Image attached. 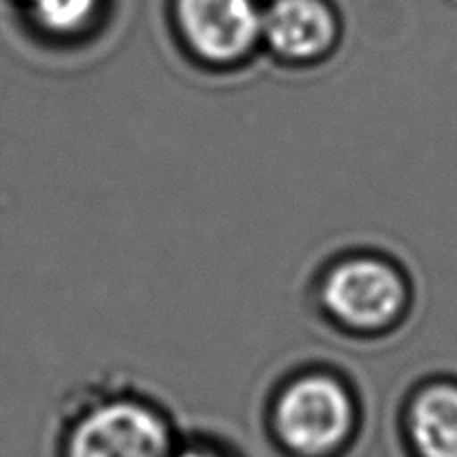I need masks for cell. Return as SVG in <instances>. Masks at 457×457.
Here are the masks:
<instances>
[{
  "mask_svg": "<svg viewBox=\"0 0 457 457\" xmlns=\"http://www.w3.org/2000/svg\"><path fill=\"white\" fill-rule=\"evenodd\" d=\"M326 315L351 333L373 335L393 328L409 308L404 272L379 254H351L324 272L320 286Z\"/></svg>",
  "mask_w": 457,
  "mask_h": 457,
  "instance_id": "obj_1",
  "label": "cell"
},
{
  "mask_svg": "<svg viewBox=\"0 0 457 457\" xmlns=\"http://www.w3.org/2000/svg\"><path fill=\"white\" fill-rule=\"evenodd\" d=\"M355 418L351 388L326 370H306L288 379L272 411L281 445L303 457L335 453L351 437Z\"/></svg>",
  "mask_w": 457,
  "mask_h": 457,
  "instance_id": "obj_2",
  "label": "cell"
},
{
  "mask_svg": "<svg viewBox=\"0 0 457 457\" xmlns=\"http://www.w3.org/2000/svg\"><path fill=\"white\" fill-rule=\"evenodd\" d=\"M170 427L154 406L137 397H105L79 415L67 457H168Z\"/></svg>",
  "mask_w": 457,
  "mask_h": 457,
  "instance_id": "obj_3",
  "label": "cell"
},
{
  "mask_svg": "<svg viewBox=\"0 0 457 457\" xmlns=\"http://www.w3.org/2000/svg\"><path fill=\"white\" fill-rule=\"evenodd\" d=\"M179 36L204 65L232 67L262 45L257 0H174Z\"/></svg>",
  "mask_w": 457,
  "mask_h": 457,
  "instance_id": "obj_4",
  "label": "cell"
},
{
  "mask_svg": "<svg viewBox=\"0 0 457 457\" xmlns=\"http://www.w3.org/2000/svg\"><path fill=\"white\" fill-rule=\"evenodd\" d=\"M339 40V21L328 0H270L262 16V45L288 65H312Z\"/></svg>",
  "mask_w": 457,
  "mask_h": 457,
  "instance_id": "obj_5",
  "label": "cell"
},
{
  "mask_svg": "<svg viewBox=\"0 0 457 457\" xmlns=\"http://www.w3.org/2000/svg\"><path fill=\"white\" fill-rule=\"evenodd\" d=\"M406 436L418 457H457L455 379H433L411 395Z\"/></svg>",
  "mask_w": 457,
  "mask_h": 457,
  "instance_id": "obj_6",
  "label": "cell"
},
{
  "mask_svg": "<svg viewBox=\"0 0 457 457\" xmlns=\"http://www.w3.org/2000/svg\"><path fill=\"white\" fill-rule=\"evenodd\" d=\"M22 7L40 34L74 38L89 29L101 0H22Z\"/></svg>",
  "mask_w": 457,
  "mask_h": 457,
  "instance_id": "obj_7",
  "label": "cell"
},
{
  "mask_svg": "<svg viewBox=\"0 0 457 457\" xmlns=\"http://www.w3.org/2000/svg\"><path fill=\"white\" fill-rule=\"evenodd\" d=\"M168 457H221L214 453L212 449H204V446H187V449H181L179 453H170Z\"/></svg>",
  "mask_w": 457,
  "mask_h": 457,
  "instance_id": "obj_8",
  "label": "cell"
}]
</instances>
